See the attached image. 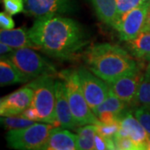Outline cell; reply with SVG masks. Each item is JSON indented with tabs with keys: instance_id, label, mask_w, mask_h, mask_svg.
<instances>
[{
	"instance_id": "cell-19",
	"label": "cell",
	"mask_w": 150,
	"mask_h": 150,
	"mask_svg": "<svg viewBox=\"0 0 150 150\" xmlns=\"http://www.w3.org/2000/svg\"><path fill=\"white\" fill-rule=\"evenodd\" d=\"M129 105V103L123 102L109 89L107 98L99 106H98L93 110V112L97 117L105 112H112L118 116H123Z\"/></svg>"
},
{
	"instance_id": "cell-1",
	"label": "cell",
	"mask_w": 150,
	"mask_h": 150,
	"mask_svg": "<svg viewBox=\"0 0 150 150\" xmlns=\"http://www.w3.org/2000/svg\"><path fill=\"white\" fill-rule=\"evenodd\" d=\"M28 36L36 48L64 60L77 59L88 43L80 25L62 15L36 19Z\"/></svg>"
},
{
	"instance_id": "cell-32",
	"label": "cell",
	"mask_w": 150,
	"mask_h": 150,
	"mask_svg": "<svg viewBox=\"0 0 150 150\" xmlns=\"http://www.w3.org/2000/svg\"><path fill=\"white\" fill-rule=\"evenodd\" d=\"M143 30H150V0L148 10H147V14H146V18H145L144 27Z\"/></svg>"
},
{
	"instance_id": "cell-34",
	"label": "cell",
	"mask_w": 150,
	"mask_h": 150,
	"mask_svg": "<svg viewBox=\"0 0 150 150\" xmlns=\"http://www.w3.org/2000/svg\"><path fill=\"white\" fill-rule=\"evenodd\" d=\"M148 149L150 150V139H149V147H148Z\"/></svg>"
},
{
	"instance_id": "cell-6",
	"label": "cell",
	"mask_w": 150,
	"mask_h": 150,
	"mask_svg": "<svg viewBox=\"0 0 150 150\" xmlns=\"http://www.w3.org/2000/svg\"><path fill=\"white\" fill-rule=\"evenodd\" d=\"M8 59L31 79L45 75L58 74L55 66L32 48H17Z\"/></svg>"
},
{
	"instance_id": "cell-26",
	"label": "cell",
	"mask_w": 150,
	"mask_h": 150,
	"mask_svg": "<svg viewBox=\"0 0 150 150\" xmlns=\"http://www.w3.org/2000/svg\"><path fill=\"white\" fill-rule=\"evenodd\" d=\"M5 11L10 15H16L25 12L23 0H3Z\"/></svg>"
},
{
	"instance_id": "cell-10",
	"label": "cell",
	"mask_w": 150,
	"mask_h": 150,
	"mask_svg": "<svg viewBox=\"0 0 150 150\" xmlns=\"http://www.w3.org/2000/svg\"><path fill=\"white\" fill-rule=\"evenodd\" d=\"M33 89L26 85L1 98L0 114L1 116L21 115L32 103Z\"/></svg>"
},
{
	"instance_id": "cell-16",
	"label": "cell",
	"mask_w": 150,
	"mask_h": 150,
	"mask_svg": "<svg viewBox=\"0 0 150 150\" xmlns=\"http://www.w3.org/2000/svg\"><path fill=\"white\" fill-rule=\"evenodd\" d=\"M90 2L98 18L115 28L118 21L117 0H90Z\"/></svg>"
},
{
	"instance_id": "cell-13",
	"label": "cell",
	"mask_w": 150,
	"mask_h": 150,
	"mask_svg": "<svg viewBox=\"0 0 150 150\" xmlns=\"http://www.w3.org/2000/svg\"><path fill=\"white\" fill-rule=\"evenodd\" d=\"M55 113L59 126L64 129L76 130L75 127L78 124L70 108L64 83L60 79L59 80H55Z\"/></svg>"
},
{
	"instance_id": "cell-15",
	"label": "cell",
	"mask_w": 150,
	"mask_h": 150,
	"mask_svg": "<svg viewBox=\"0 0 150 150\" xmlns=\"http://www.w3.org/2000/svg\"><path fill=\"white\" fill-rule=\"evenodd\" d=\"M0 42L9 45L12 48H36L28 36V30L26 28H13L1 29Z\"/></svg>"
},
{
	"instance_id": "cell-30",
	"label": "cell",
	"mask_w": 150,
	"mask_h": 150,
	"mask_svg": "<svg viewBox=\"0 0 150 150\" xmlns=\"http://www.w3.org/2000/svg\"><path fill=\"white\" fill-rule=\"evenodd\" d=\"M15 48H12L9 45L4 43H0V55L1 59H8L12 54L14 52Z\"/></svg>"
},
{
	"instance_id": "cell-3",
	"label": "cell",
	"mask_w": 150,
	"mask_h": 150,
	"mask_svg": "<svg viewBox=\"0 0 150 150\" xmlns=\"http://www.w3.org/2000/svg\"><path fill=\"white\" fill-rule=\"evenodd\" d=\"M58 76L64 83L70 108L78 126L100 123L101 121L93 112L86 100L78 70H63L59 72Z\"/></svg>"
},
{
	"instance_id": "cell-27",
	"label": "cell",
	"mask_w": 150,
	"mask_h": 150,
	"mask_svg": "<svg viewBox=\"0 0 150 150\" xmlns=\"http://www.w3.org/2000/svg\"><path fill=\"white\" fill-rule=\"evenodd\" d=\"M114 144L116 147V149L118 150H138L137 146L135 145L132 139L129 137L120 136L116 134L113 137Z\"/></svg>"
},
{
	"instance_id": "cell-8",
	"label": "cell",
	"mask_w": 150,
	"mask_h": 150,
	"mask_svg": "<svg viewBox=\"0 0 150 150\" xmlns=\"http://www.w3.org/2000/svg\"><path fill=\"white\" fill-rule=\"evenodd\" d=\"M25 13L36 19L66 14L74 9V0H23Z\"/></svg>"
},
{
	"instance_id": "cell-12",
	"label": "cell",
	"mask_w": 150,
	"mask_h": 150,
	"mask_svg": "<svg viewBox=\"0 0 150 150\" xmlns=\"http://www.w3.org/2000/svg\"><path fill=\"white\" fill-rule=\"evenodd\" d=\"M117 134L130 138L137 146L138 150L148 149L150 135L131 112H126L121 117L120 129Z\"/></svg>"
},
{
	"instance_id": "cell-24",
	"label": "cell",
	"mask_w": 150,
	"mask_h": 150,
	"mask_svg": "<svg viewBox=\"0 0 150 150\" xmlns=\"http://www.w3.org/2000/svg\"><path fill=\"white\" fill-rule=\"evenodd\" d=\"M146 0H117L118 19L123 14L143 4Z\"/></svg>"
},
{
	"instance_id": "cell-23",
	"label": "cell",
	"mask_w": 150,
	"mask_h": 150,
	"mask_svg": "<svg viewBox=\"0 0 150 150\" xmlns=\"http://www.w3.org/2000/svg\"><path fill=\"white\" fill-rule=\"evenodd\" d=\"M134 116L150 135V106H139L134 111Z\"/></svg>"
},
{
	"instance_id": "cell-21",
	"label": "cell",
	"mask_w": 150,
	"mask_h": 150,
	"mask_svg": "<svg viewBox=\"0 0 150 150\" xmlns=\"http://www.w3.org/2000/svg\"><path fill=\"white\" fill-rule=\"evenodd\" d=\"M135 103L139 106H150V68L149 67H147L146 72L144 74Z\"/></svg>"
},
{
	"instance_id": "cell-29",
	"label": "cell",
	"mask_w": 150,
	"mask_h": 150,
	"mask_svg": "<svg viewBox=\"0 0 150 150\" xmlns=\"http://www.w3.org/2000/svg\"><path fill=\"white\" fill-rule=\"evenodd\" d=\"M15 26L14 21L12 18V15L7 12L0 13V27L1 29H13Z\"/></svg>"
},
{
	"instance_id": "cell-5",
	"label": "cell",
	"mask_w": 150,
	"mask_h": 150,
	"mask_svg": "<svg viewBox=\"0 0 150 150\" xmlns=\"http://www.w3.org/2000/svg\"><path fill=\"white\" fill-rule=\"evenodd\" d=\"M54 127L50 123H35L27 128L10 129L6 134V140L8 146L14 149H43Z\"/></svg>"
},
{
	"instance_id": "cell-2",
	"label": "cell",
	"mask_w": 150,
	"mask_h": 150,
	"mask_svg": "<svg viewBox=\"0 0 150 150\" xmlns=\"http://www.w3.org/2000/svg\"><path fill=\"white\" fill-rule=\"evenodd\" d=\"M83 58L89 70L106 83L139 69L126 50L111 43L92 45L84 51Z\"/></svg>"
},
{
	"instance_id": "cell-33",
	"label": "cell",
	"mask_w": 150,
	"mask_h": 150,
	"mask_svg": "<svg viewBox=\"0 0 150 150\" xmlns=\"http://www.w3.org/2000/svg\"><path fill=\"white\" fill-rule=\"evenodd\" d=\"M147 60L149 61V65H148V67H149V68H150V56L149 57V58H148V59H147Z\"/></svg>"
},
{
	"instance_id": "cell-35",
	"label": "cell",
	"mask_w": 150,
	"mask_h": 150,
	"mask_svg": "<svg viewBox=\"0 0 150 150\" xmlns=\"http://www.w3.org/2000/svg\"><path fill=\"white\" fill-rule=\"evenodd\" d=\"M146 1H149V0H146Z\"/></svg>"
},
{
	"instance_id": "cell-14",
	"label": "cell",
	"mask_w": 150,
	"mask_h": 150,
	"mask_svg": "<svg viewBox=\"0 0 150 150\" xmlns=\"http://www.w3.org/2000/svg\"><path fill=\"white\" fill-rule=\"evenodd\" d=\"M78 134L71 133L67 129L53 128L50 130L44 150H75L77 149Z\"/></svg>"
},
{
	"instance_id": "cell-4",
	"label": "cell",
	"mask_w": 150,
	"mask_h": 150,
	"mask_svg": "<svg viewBox=\"0 0 150 150\" xmlns=\"http://www.w3.org/2000/svg\"><path fill=\"white\" fill-rule=\"evenodd\" d=\"M28 85L33 89L31 107L39 115L40 122L59 127L55 113V80L53 75H45L34 79Z\"/></svg>"
},
{
	"instance_id": "cell-7",
	"label": "cell",
	"mask_w": 150,
	"mask_h": 150,
	"mask_svg": "<svg viewBox=\"0 0 150 150\" xmlns=\"http://www.w3.org/2000/svg\"><path fill=\"white\" fill-rule=\"evenodd\" d=\"M78 73L84 97L93 112L107 98L109 88L105 81H103L91 70L81 67L78 69Z\"/></svg>"
},
{
	"instance_id": "cell-11",
	"label": "cell",
	"mask_w": 150,
	"mask_h": 150,
	"mask_svg": "<svg viewBox=\"0 0 150 150\" xmlns=\"http://www.w3.org/2000/svg\"><path fill=\"white\" fill-rule=\"evenodd\" d=\"M143 77L144 74L138 69L134 73L124 75L116 80L107 83V84L109 89L123 102L129 104L132 103H135L137 93Z\"/></svg>"
},
{
	"instance_id": "cell-28",
	"label": "cell",
	"mask_w": 150,
	"mask_h": 150,
	"mask_svg": "<svg viewBox=\"0 0 150 150\" xmlns=\"http://www.w3.org/2000/svg\"><path fill=\"white\" fill-rule=\"evenodd\" d=\"M97 125V133L102 134L103 136L113 137L118 132L120 129V122H116L113 123H103L100 122Z\"/></svg>"
},
{
	"instance_id": "cell-17",
	"label": "cell",
	"mask_w": 150,
	"mask_h": 150,
	"mask_svg": "<svg viewBox=\"0 0 150 150\" xmlns=\"http://www.w3.org/2000/svg\"><path fill=\"white\" fill-rule=\"evenodd\" d=\"M31 80L29 77L22 73L9 59L0 61V85L4 87L15 83H26Z\"/></svg>"
},
{
	"instance_id": "cell-31",
	"label": "cell",
	"mask_w": 150,
	"mask_h": 150,
	"mask_svg": "<svg viewBox=\"0 0 150 150\" xmlns=\"http://www.w3.org/2000/svg\"><path fill=\"white\" fill-rule=\"evenodd\" d=\"M22 116L25 117V118H28V119H31V120H33V121H39L40 122V118H39V115L38 113V111L34 108L29 107L26 108L23 112H22L21 114Z\"/></svg>"
},
{
	"instance_id": "cell-20",
	"label": "cell",
	"mask_w": 150,
	"mask_h": 150,
	"mask_svg": "<svg viewBox=\"0 0 150 150\" xmlns=\"http://www.w3.org/2000/svg\"><path fill=\"white\" fill-rule=\"evenodd\" d=\"M78 133L77 149H94V136L97 133L96 124H86L76 129Z\"/></svg>"
},
{
	"instance_id": "cell-9",
	"label": "cell",
	"mask_w": 150,
	"mask_h": 150,
	"mask_svg": "<svg viewBox=\"0 0 150 150\" xmlns=\"http://www.w3.org/2000/svg\"><path fill=\"white\" fill-rule=\"evenodd\" d=\"M149 1L123 14L119 18L115 29L119 33L120 39L129 41L136 37L144 27L145 18Z\"/></svg>"
},
{
	"instance_id": "cell-18",
	"label": "cell",
	"mask_w": 150,
	"mask_h": 150,
	"mask_svg": "<svg viewBox=\"0 0 150 150\" xmlns=\"http://www.w3.org/2000/svg\"><path fill=\"white\" fill-rule=\"evenodd\" d=\"M127 48L134 57L147 59L150 56V30H143L127 41Z\"/></svg>"
},
{
	"instance_id": "cell-22",
	"label": "cell",
	"mask_w": 150,
	"mask_h": 150,
	"mask_svg": "<svg viewBox=\"0 0 150 150\" xmlns=\"http://www.w3.org/2000/svg\"><path fill=\"white\" fill-rule=\"evenodd\" d=\"M36 123L31 119L25 118L22 115L16 116H1V124L6 129H23L29 127Z\"/></svg>"
},
{
	"instance_id": "cell-25",
	"label": "cell",
	"mask_w": 150,
	"mask_h": 150,
	"mask_svg": "<svg viewBox=\"0 0 150 150\" xmlns=\"http://www.w3.org/2000/svg\"><path fill=\"white\" fill-rule=\"evenodd\" d=\"M94 149H116L112 137L103 136L102 134L96 133L94 136Z\"/></svg>"
}]
</instances>
